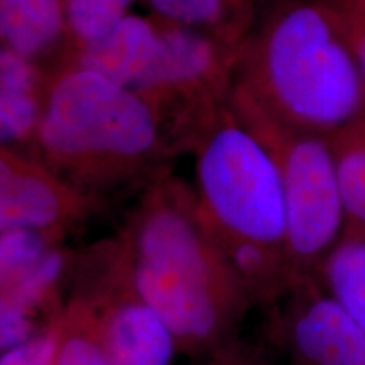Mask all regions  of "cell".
Segmentation results:
<instances>
[{
	"label": "cell",
	"instance_id": "6da1fadb",
	"mask_svg": "<svg viewBox=\"0 0 365 365\" xmlns=\"http://www.w3.org/2000/svg\"><path fill=\"white\" fill-rule=\"evenodd\" d=\"M235 112L330 137L365 108V80L323 0H282L245 38Z\"/></svg>",
	"mask_w": 365,
	"mask_h": 365
},
{
	"label": "cell",
	"instance_id": "7a4b0ae2",
	"mask_svg": "<svg viewBox=\"0 0 365 365\" xmlns=\"http://www.w3.org/2000/svg\"><path fill=\"white\" fill-rule=\"evenodd\" d=\"M134 286L139 301L176 339L215 336L239 307L242 281L225 255L180 210L159 207L137 230Z\"/></svg>",
	"mask_w": 365,
	"mask_h": 365
},
{
	"label": "cell",
	"instance_id": "3957f363",
	"mask_svg": "<svg viewBox=\"0 0 365 365\" xmlns=\"http://www.w3.org/2000/svg\"><path fill=\"white\" fill-rule=\"evenodd\" d=\"M158 135L144 95L78 66L54 81L36 132L49 156L71 164L130 163L150 153Z\"/></svg>",
	"mask_w": 365,
	"mask_h": 365
},
{
	"label": "cell",
	"instance_id": "277c9868",
	"mask_svg": "<svg viewBox=\"0 0 365 365\" xmlns=\"http://www.w3.org/2000/svg\"><path fill=\"white\" fill-rule=\"evenodd\" d=\"M196 175L205 210L223 242H250L286 254L279 164L237 115H223L207 135Z\"/></svg>",
	"mask_w": 365,
	"mask_h": 365
},
{
	"label": "cell",
	"instance_id": "5b68a950",
	"mask_svg": "<svg viewBox=\"0 0 365 365\" xmlns=\"http://www.w3.org/2000/svg\"><path fill=\"white\" fill-rule=\"evenodd\" d=\"M239 115L279 164L286 202V255L298 274L317 276L344 237L345 208L328 137Z\"/></svg>",
	"mask_w": 365,
	"mask_h": 365
},
{
	"label": "cell",
	"instance_id": "8992f818",
	"mask_svg": "<svg viewBox=\"0 0 365 365\" xmlns=\"http://www.w3.org/2000/svg\"><path fill=\"white\" fill-rule=\"evenodd\" d=\"M298 301L289 319L296 365H365V333L323 289L318 279L299 274Z\"/></svg>",
	"mask_w": 365,
	"mask_h": 365
},
{
	"label": "cell",
	"instance_id": "52a82bcc",
	"mask_svg": "<svg viewBox=\"0 0 365 365\" xmlns=\"http://www.w3.org/2000/svg\"><path fill=\"white\" fill-rule=\"evenodd\" d=\"M240 46L225 43L205 31L159 22V46L139 93L217 86L230 75Z\"/></svg>",
	"mask_w": 365,
	"mask_h": 365
},
{
	"label": "cell",
	"instance_id": "ba28073f",
	"mask_svg": "<svg viewBox=\"0 0 365 365\" xmlns=\"http://www.w3.org/2000/svg\"><path fill=\"white\" fill-rule=\"evenodd\" d=\"M68 207L63 188L27 159L0 145V234L16 228L46 230Z\"/></svg>",
	"mask_w": 365,
	"mask_h": 365
},
{
	"label": "cell",
	"instance_id": "9c48e42d",
	"mask_svg": "<svg viewBox=\"0 0 365 365\" xmlns=\"http://www.w3.org/2000/svg\"><path fill=\"white\" fill-rule=\"evenodd\" d=\"M159 46V22L129 14L98 39L81 44L78 68L139 93Z\"/></svg>",
	"mask_w": 365,
	"mask_h": 365
},
{
	"label": "cell",
	"instance_id": "30bf717a",
	"mask_svg": "<svg viewBox=\"0 0 365 365\" xmlns=\"http://www.w3.org/2000/svg\"><path fill=\"white\" fill-rule=\"evenodd\" d=\"M175 340L170 327L137 299L108 314L100 341L120 365H171Z\"/></svg>",
	"mask_w": 365,
	"mask_h": 365
},
{
	"label": "cell",
	"instance_id": "8fae6325",
	"mask_svg": "<svg viewBox=\"0 0 365 365\" xmlns=\"http://www.w3.org/2000/svg\"><path fill=\"white\" fill-rule=\"evenodd\" d=\"M68 34L63 0H0V44L34 59Z\"/></svg>",
	"mask_w": 365,
	"mask_h": 365
},
{
	"label": "cell",
	"instance_id": "7c38bea8",
	"mask_svg": "<svg viewBox=\"0 0 365 365\" xmlns=\"http://www.w3.org/2000/svg\"><path fill=\"white\" fill-rule=\"evenodd\" d=\"M255 0H148L159 22L205 31L242 46L254 19Z\"/></svg>",
	"mask_w": 365,
	"mask_h": 365
},
{
	"label": "cell",
	"instance_id": "4fadbf2b",
	"mask_svg": "<svg viewBox=\"0 0 365 365\" xmlns=\"http://www.w3.org/2000/svg\"><path fill=\"white\" fill-rule=\"evenodd\" d=\"M345 208L341 240L365 239V108L328 137Z\"/></svg>",
	"mask_w": 365,
	"mask_h": 365
},
{
	"label": "cell",
	"instance_id": "5bb4252c",
	"mask_svg": "<svg viewBox=\"0 0 365 365\" xmlns=\"http://www.w3.org/2000/svg\"><path fill=\"white\" fill-rule=\"evenodd\" d=\"M314 277L365 333V239L340 240Z\"/></svg>",
	"mask_w": 365,
	"mask_h": 365
},
{
	"label": "cell",
	"instance_id": "9a60e30c",
	"mask_svg": "<svg viewBox=\"0 0 365 365\" xmlns=\"http://www.w3.org/2000/svg\"><path fill=\"white\" fill-rule=\"evenodd\" d=\"M135 0H63L68 36L80 46L98 39L129 16Z\"/></svg>",
	"mask_w": 365,
	"mask_h": 365
},
{
	"label": "cell",
	"instance_id": "2e32d148",
	"mask_svg": "<svg viewBox=\"0 0 365 365\" xmlns=\"http://www.w3.org/2000/svg\"><path fill=\"white\" fill-rule=\"evenodd\" d=\"M44 230L16 228L0 234V289L24 279L48 254Z\"/></svg>",
	"mask_w": 365,
	"mask_h": 365
},
{
	"label": "cell",
	"instance_id": "e0dca14e",
	"mask_svg": "<svg viewBox=\"0 0 365 365\" xmlns=\"http://www.w3.org/2000/svg\"><path fill=\"white\" fill-rule=\"evenodd\" d=\"M41 112V97L16 95L0 90V145L9 148L36 135Z\"/></svg>",
	"mask_w": 365,
	"mask_h": 365
},
{
	"label": "cell",
	"instance_id": "ac0fdd59",
	"mask_svg": "<svg viewBox=\"0 0 365 365\" xmlns=\"http://www.w3.org/2000/svg\"><path fill=\"white\" fill-rule=\"evenodd\" d=\"M63 267H65L63 254L59 250L49 249L48 254L41 259V262L27 274L24 279L9 289L0 291H6L14 299L19 301L22 307L34 313V309L39 308L53 293L63 274Z\"/></svg>",
	"mask_w": 365,
	"mask_h": 365
},
{
	"label": "cell",
	"instance_id": "d6986e66",
	"mask_svg": "<svg viewBox=\"0 0 365 365\" xmlns=\"http://www.w3.org/2000/svg\"><path fill=\"white\" fill-rule=\"evenodd\" d=\"M365 80V0H323Z\"/></svg>",
	"mask_w": 365,
	"mask_h": 365
},
{
	"label": "cell",
	"instance_id": "ffe728a7",
	"mask_svg": "<svg viewBox=\"0 0 365 365\" xmlns=\"http://www.w3.org/2000/svg\"><path fill=\"white\" fill-rule=\"evenodd\" d=\"M33 312L22 307L6 291H0V354L33 339Z\"/></svg>",
	"mask_w": 365,
	"mask_h": 365
},
{
	"label": "cell",
	"instance_id": "44dd1931",
	"mask_svg": "<svg viewBox=\"0 0 365 365\" xmlns=\"http://www.w3.org/2000/svg\"><path fill=\"white\" fill-rule=\"evenodd\" d=\"M61 344L58 333L34 335L16 349L0 354V365H54Z\"/></svg>",
	"mask_w": 365,
	"mask_h": 365
},
{
	"label": "cell",
	"instance_id": "7402d4cb",
	"mask_svg": "<svg viewBox=\"0 0 365 365\" xmlns=\"http://www.w3.org/2000/svg\"><path fill=\"white\" fill-rule=\"evenodd\" d=\"M54 365H120L107 352L102 341L85 335H71L59 344Z\"/></svg>",
	"mask_w": 365,
	"mask_h": 365
}]
</instances>
